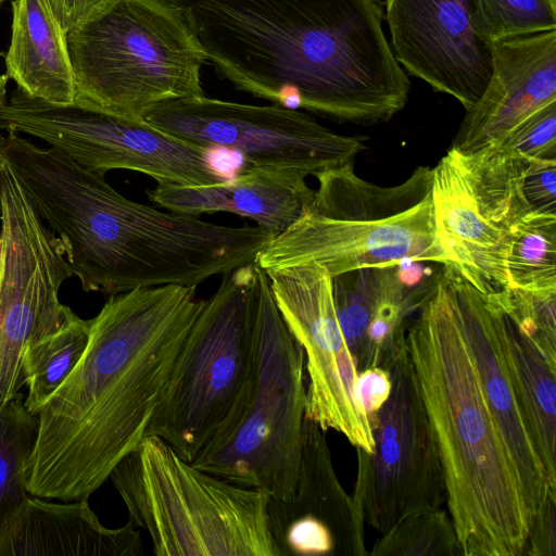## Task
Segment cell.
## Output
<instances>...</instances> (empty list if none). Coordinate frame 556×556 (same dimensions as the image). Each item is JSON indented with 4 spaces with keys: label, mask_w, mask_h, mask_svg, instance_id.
<instances>
[{
    "label": "cell",
    "mask_w": 556,
    "mask_h": 556,
    "mask_svg": "<svg viewBox=\"0 0 556 556\" xmlns=\"http://www.w3.org/2000/svg\"><path fill=\"white\" fill-rule=\"evenodd\" d=\"M162 1L238 90L362 126L388 122L407 102L410 81L380 0Z\"/></svg>",
    "instance_id": "obj_1"
},
{
    "label": "cell",
    "mask_w": 556,
    "mask_h": 556,
    "mask_svg": "<svg viewBox=\"0 0 556 556\" xmlns=\"http://www.w3.org/2000/svg\"><path fill=\"white\" fill-rule=\"evenodd\" d=\"M205 300L165 285L111 295L86 349L38 412L27 491L88 498L146 437L176 357Z\"/></svg>",
    "instance_id": "obj_2"
},
{
    "label": "cell",
    "mask_w": 556,
    "mask_h": 556,
    "mask_svg": "<svg viewBox=\"0 0 556 556\" xmlns=\"http://www.w3.org/2000/svg\"><path fill=\"white\" fill-rule=\"evenodd\" d=\"M456 276L443 265L407 326L406 348L463 556H522L530 516L479 383L459 315Z\"/></svg>",
    "instance_id": "obj_3"
},
{
    "label": "cell",
    "mask_w": 556,
    "mask_h": 556,
    "mask_svg": "<svg viewBox=\"0 0 556 556\" xmlns=\"http://www.w3.org/2000/svg\"><path fill=\"white\" fill-rule=\"evenodd\" d=\"M318 189L302 215L256 260L263 269L314 264L339 274L407 262L443 265L431 197L432 168L382 187L354 172V162L315 175Z\"/></svg>",
    "instance_id": "obj_4"
},
{
    "label": "cell",
    "mask_w": 556,
    "mask_h": 556,
    "mask_svg": "<svg viewBox=\"0 0 556 556\" xmlns=\"http://www.w3.org/2000/svg\"><path fill=\"white\" fill-rule=\"evenodd\" d=\"M110 479L157 556H277L271 494L194 467L156 435H146Z\"/></svg>",
    "instance_id": "obj_5"
},
{
    "label": "cell",
    "mask_w": 556,
    "mask_h": 556,
    "mask_svg": "<svg viewBox=\"0 0 556 556\" xmlns=\"http://www.w3.org/2000/svg\"><path fill=\"white\" fill-rule=\"evenodd\" d=\"M66 43L77 104L142 119L156 104L204 96L205 56L181 13L162 0H113Z\"/></svg>",
    "instance_id": "obj_6"
},
{
    "label": "cell",
    "mask_w": 556,
    "mask_h": 556,
    "mask_svg": "<svg viewBox=\"0 0 556 556\" xmlns=\"http://www.w3.org/2000/svg\"><path fill=\"white\" fill-rule=\"evenodd\" d=\"M256 361L250 386L190 462L232 483L288 498L296 485L306 415L304 353L256 264Z\"/></svg>",
    "instance_id": "obj_7"
},
{
    "label": "cell",
    "mask_w": 556,
    "mask_h": 556,
    "mask_svg": "<svg viewBox=\"0 0 556 556\" xmlns=\"http://www.w3.org/2000/svg\"><path fill=\"white\" fill-rule=\"evenodd\" d=\"M256 262L222 275L193 321L150 418L156 435L192 462L250 386L256 361Z\"/></svg>",
    "instance_id": "obj_8"
},
{
    "label": "cell",
    "mask_w": 556,
    "mask_h": 556,
    "mask_svg": "<svg viewBox=\"0 0 556 556\" xmlns=\"http://www.w3.org/2000/svg\"><path fill=\"white\" fill-rule=\"evenodd\" d=\"M530 162L493 142L472 152L452 146L432 168L434 232L443 265L482 293L508 288L513 235L533 211L523 193Z\"/></svg>",
    "instance_id": "obj_9"
},
{
    "label": "cell",
    "mask_w": 556,
    "mask_h": 556,
    "mask_svg": "<svg viewBox=\"0 0 556 556\" xmlns=\"http://www.w3.org/2000/svg\"><path fill=\"white\" fill-rule=\"evenodd\" d=\"M0 129L47 142L93 173L112 169L146 174L157 184L208 186L228 178L210 149L179 139L143 119L104 113L75 102L51 103L11 92L0 106Z\"/></svg>",
    "instance_id": "obj_10"
},
{
    "label": "cell",
    "mask_w": 556,
    "mask_h": 556,
    "mask_svg": "<svg viewBox=\"0 0 556 556\" xmlns=\"http://www.w3.org/2000/svg\"><path fill=\"white\" fill-rule=\"evenodd\" d=\"M0 412L25 384L28 342L64 319L62 283L74 276L65 247L0 159Z\"/></svg>",
    "instance_id": "obj_11"
},
{
    "label": "cell",
    "mask_w": 556,
    "mask_h": 556,
    "mask_svg": "<svg viewBox=\"0 0 556 556\" xmlns=\"http://www.w3.org/2000/svg\"><path fill=\"white\" fill-rule=\"evenodd\" d=\"M147 123L190 143L241 155L247 166L289 168L316 175L354 162L365 139L340 135L296 109L254 105L205 94L149 109Z\"/></svg>",
    "instance_id": "obj_12"
},
{
    "label": "cell",
    "mask_w": 556,
    "mask_h": 556,
    "mask_svg": "<svg viewBox=\"0 0 556 556\" xmlns=\"http://www.w3.org/2000/svg\"><path fill=\"white\" fill-rule=\"evenodd\" d=\"M391 392L374 422L371 453L356 448L353 497L381 534L409 515L446 504L443 468L407 348L389 368Z\"/></svg>",
    "instance_id": "obj_13"
},
{
    "label": "cell",
    "mask_w": 556,
    "mask_h": 556,
    "mask_svg": "<svg viewBox=\"0 0 556 556\" xmlns=\"http://www.w3.org/2000/svg\"><path fill=\"white\" fill-rule=\"evenodd\" d=\"M264 271L275 304L304 353L305 416L371 453L374 431L358 403V370L338 320L332 277L314 264Z\"/></svg>",
    "instance_id": "obj_14"
},
{
    "label": "cell",
    "mask_w": 556,
    "mask_h": 556,
    "mask_svg": "<svg viewBox=\"0 0 556 556\" xmlns=\"http://www.w3.org/2000/svg\"><path fill=\"white\" fill-rule=\"evenodd\" d=\"M473 0H386L397 62L470 110L493 73V43L476 29Z\"/></svg>",
    "instance_id": "obj_15"
},
{
    "label": "cell",
    "mask_w": 556,
    "mask_h": 556,
    "mask_svg": "<svg viewBox=\"0 0 556 556\" xmlns=\"http://www.w3.org/2000/svg\"><path fill=\"white\" fill-rule=\"evenodd\" d=\"M325 432L305 416L296 485L270 497L268 529L277 556H365V521L341 485Z\"/></svg>",
    "instance_id": "obj_16"
},
{
    "label": "cell",
    "mask_w": 556,
    "mask_h": 556,
    "mask_svg": "<svg viewBox=\"0 0 556 556\" xmlns=\"http://www.w3.org/2000/svg\"><path fill=\"white\" fill-rule=\"evenodd\" d=\"M456 295L479 383L518 477L531 525L552 488L532 441L507 361L504 309L497 293H482L459 274Z\"/></svg>",
    "instance_id": "obj_17"
},
{
    "label": "cell",
    "mask_w": 556,
    "mask_h": 556,
    "mask_svg": "<svg viewBox=\"0 0 556 556\" xmlns=\"http://www.w3.org/2000/svg\"><path fill=\"white\" fill-rule=\"evenodd\" d=\"M556 102V30L493 43V73L479 101L466 111L453 147L472 152L504 138Z\"/></svg>",
    "instance_id": "obj_18"
},
{
    "label": "cell",
    "mask_w": 556,
    "mask_h": 556,
    "mask_svg": "<svg viewBox=\"0 0 556 556\" xmlns=\"http://www.w3.org/2000/svg\"><path fill=\"white\" fill-rule=\"evenodd\" d=\"M302 172L245 166L233 178L208 186L157 184L148 198L168 212L199 216L227 212L248 217L273 237L287 230L311 203Z\"/></svg>",
    "instance_id": "obj_19"
},
{
    "label": "cell",
    "mask_w": 556,
    "mask_h": 556,
    "mask_svg": "<svg viewBox=\"0 0 556 556\" xmlns=\"http://www.w3.org/2000/svg\"><path fill=\"white\" fill-rule=\"evenodd\" d=\"M140 532L128 520L104 527L88 498L68 504L27 496L0 532V556H142Z\"/></svg>",
    "instance_id": "obj_20"
},
{
    "label": "cell",
    "mask_w": 556,
    "mask_h": 556,
    "mask_svg": "<svg viewBox=\"0 0 556 556\" xmlns=\"http://www.w3.org/2000/svg\"><path fill=\"white\" fill-rule=\"evenodd\" d=\"M12 9L5 74L30 97L73 103L75 83L66 35L45 0H14Z\"/></svg>",
    "instance_id": "obj_21"
},
{
    "label": "cell",
    "mask_w": 556,
    "mask_h": 556,
    "mask_svg": "<svg viewBox=\"0 0 556 556\" xmlns=\"http://www.w3.org/2000/svg\"><path fill=\"white\" fill-rule=\"evenodd\" d=\"M504 341L532 441L548 486L556 490V366L505 309Z\"/></svg>",
    "instance_id": "obj_22"
},
{
    "label": "cell",
    "mask_w": 556,
    "mask_h": 556,
    "mask_svg": "<svg viewBox=\"0 0 556 556\" xmlns=\"http://www.w3.org/2000/svg\"><path fill=\"white\" fill-rule=\"evenodd\" d=\"M90 319L77 316L65 305L64 319L53 331L26 345L23 355L24 404L37 415L49 396L72 371L88 343Z\"/></svg>",
    "instance_id": "obj_23"
},
{
    "label": "cell",
    "mask_w": 556,
    "mask_h": 556,
    "mask_svg": "<svg viewBox=\"0 0 556 556\" xmlns=\"http://www.w3.org/2000/svg\"><path fill=\"white\" fill-rule=\"evenodd\" d=\"M508 288L556 292V215L531 211L516 226L506 261Z\"/></svg>",
    "instance_id": "obj_24"
},
{
    "label": "cell",
    "mask_w": 556,
    "mask_h": 556,
    "mask_svg": "<svg viewBox=\"0 0 556 556\" xmlns=\"http://www.w3.org/2000/svg\"><path fill=\"white\" fill-rule=\"evenodd\" d=\"M37 416L18 393L0 412V532L27 491V459L36 437Z\"/></svg>",
    "instance_id": "obj_25"
},
{
    "label": "cell",
    "mask_w": 556,
    "mask_h": 556,
    "mask_svg": "<svg viewBox=\"0 0 556 556\" xmlns=\"http://www.w3.org/2000/svg\"><path fill=\"white\" fill-rule=\"evenodd\" d=\"M370 556H463L450 514L442 507L402 519L375 542Z\"/></svg>",
    "instance_id": "obj_26"
},
{
    "label": "cell",
    "mask_w": 556,
    "mask_h": 556,
    "mask_svg": "<svg viewBox=\"0 0 556 556\" xmlns=\"http://www.w3.org/2000/svg\"><path fill=\"white\" fill-rule=\"evenodd\" d=\"M472 20L491 43L556 30V0H473Z\"/></svg>",
    "instance_id": "obj_27"
},
{
    "label": "cell",
    "mask_w": 556,
    "mask_h": 556,
    "mask_svg": "<svg viewBox=\"0 0 556 556\" xmlns=\"http://www.w3.org/2000/svg\"><path fill=\"white\" fill-rule=\"evenodd\" d=\"M497 296L504 309L529 334L544 357L556 366V292L507 288Z\"/></svg>",
    "instance_id": "obj_28"
},
{
    "label": "cell",
    "mask_w": 556,
    "mask_h": 556,
    "mask_svg": "<svg viewBox=\"0 0 556 556\" xmlns=\"http://www.w3.org/2000/svg\"><path fill=\"white\" fill-rule=\"evenodd\" d=\"M496 142L531 161L556 159V102L536 111Z\"/></svg>",
    "instance_id": "obj_29"
},
{
    "label": "cell",
    "mask_w": 556,
    "mask_h": 556,
    "mask_svg": "<svg viewBox=\"0 0 556 556\" xmlns=\"http://www.w3.org/2000/svg\"><path fill=\"white\" fill-rule=\"evenodd\" d=\"M523 193L533 211L556 215V159L530 162L523 177Z\"/></svg>",
    "instance_id": "obj_30"
},
{
    "label": "cell",
    "mask_w": 556,
    "mask_h": 556,
    "mask_svg": "<svg viewBox=\"0 0 556 556\" xmlns=\"http://www.w3.org/2000/svg\"><path fill=\"white\" fill-rule=\"evenodd\" d=\"M525 555L556 556V490H547L531 521Z\"/></svg>",
    "instance_id": "obj_31"
},
{
    "label": "cell",
    "mask_w": 556,
    "mask_h": 556,
    "mask_svg": "<svg viewBox=\"0 0 556 556\" xmlns=\"http://www.w3.org/2000/svg\"><path fill=\"white\" fill-rule=\"evenodd\" d=\"M391 375L382 367L368 368L358 372L357 399L368 417L372 431L376 415L391 392Z\"/></svg>",
    "instance_id": "obj_32"
},
{
    "label": "cell",
    "mask_w": 556,
    "mask_h": 556,
    "mask_svg": "<svg viewBox=\"0 0 556 556\" xmlns=\"http://www.w3.org/2000/svg\"><path fill=\"white\" fill-rule=\"evenodd\" d=\"M113 0H45L65 35Z\"/></svg>",
    "instance_id": "obj_33"
},
{
    "label": "cell",
    "mask_w": 556,
    "mask_h": 556,
    "mask_svg": "<svg viewBox=\"0 0 556 556\" xmlns=\"http://www.w3.org/2000/svg\"><path fill=\"white\" fill-rule=\"evenodd\" d=\"M9 76L7 74L0 75V106L7 99V84Z\"/></svg>",
    "instance_id": "obj_34"
},
{
    "label": "cell",
    "mask_w": 556,
    "mask_h": 556,
    "mask_svg": "<svg viewBox=\"0 0 556 556\" xmlns=\"http://www.w3.org/2000/svg\"><path fill=\"white\" fill-rule=\"evenodd\" d=\"M5 1H7V0H0V5H1L3 2H5Z\"/></svg>",
    "instance_id": "obj_35"
}]
</instances>
